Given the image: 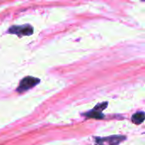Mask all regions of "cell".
I'll return each mask as SVG.
<instances>
[{"label": "cell", "instance_id": "1", "mask_svg": "<svg viewBox=\"0 0 145 145\" xmlns=\"http://www.w3.org/2000/svg\"><path fill=\"white\" fill-rule=\"evenodd\" d=\"M98 145H118L126 139V137L121 135H115L106 138H96Z\"/></svg>", "mask_w": 145, "mask_h": 145}, {"label": "cell", "instance_id": "2", "mask_svg": "<svg viewBox=\"0 0 145 145\" xmlns=\"http://www.w3.org/2000/svg\"><path fill=\"white\" fill-rule=\"evenodd\" d=\"M38 82H39V79L32 77V76H26L23 80H21V82H20L17 91L19 93L25 92V91L33 88L34 86H36Z\"/></svg>", "mask_w": 145, "mask_h": 145}, {"label": "cell", "instance_id": "3", "mask_svg": "<svg viewBox=\"0 0 145 145\" xmlns=\"http://www.w3.org/2000/svg\"><path fill=\"white\" fill-rule=\"evenodd\" d=\"M9 31L13 34H17L19 36H28L32 34L33 29L29 25H18V26H12L9 29Z\"/></svg>", "mask_w": 145, "mask_h": 145}, {"label": "cell", "instance_id": "4", "mask_svg": "<svg viewBox=\"0 0 145 145\" xmlns=\"http://www.w3.org/2000/svg\"><path fill=\"white\" fill-rule=\"evenodd\" d=\"M106 106H107V103H102V104L97 105L94 109H93L88 113H86L85 116L88 117H92V118H96V119L103 118L104 115L102 114V110L105 108H106Z\"/></svg>", "mask_w": 145, "mask_h": 145}, {"label": "cell", "instance_id": "5", "mask_svg": "<svg viewBox=\"0 0 145 145\" xmlns=\"http://www.w3.org/2000/svg\"><path fill=\"white\" fill-rule=\"evenodd\" d=\"M144 121V113L138 112L134 114L132 117V121L135 124H141Z\"/></svg>", "mask_w": 145, "mask_h": 145}]
</instances>
